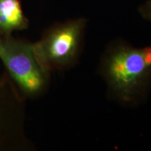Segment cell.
<instances>
[{
  "label": "cell",
  "mask_w": 151,
  "mask_h": 151,
  "mask_svg": "<svg viewBox=\"0 0 151 151\" xmlns=\"http://www.w3.org/2000/svg\"><path fill=\"white\" fill-rule=\"evenodd\" d=\"M100 71L114 99L136 103L151 83V46L135 48L115 43L104 55Z\"/></svg>",
  "instance_id": "cell-1"
},
{
  "label": "cell",
  "mask_w": 151,
  "mask_h": 151,
  "mask_svg": "<svg viewBox=\"0 0 151 151\" xmlns=\"http://www.w3.org/2000/svg\"><path fill=\"white\" fill-rule=\"evenodd\" d=\"M0 61L24 101L41 97L46 92L51 72L38 59L34 43L13 35L1 37Z\"/></svg>",
  "instance_id": "cell-2"
},
{
  "label": "cell",
  "mask_w": 151,
  "mask_h": 151,
  "mask_svg": "<svg viewBox=\"0 0 151 151\" xmlns=\"http://www.w3.org/2000/svg\"><path fill=\"white\" fill-rule=\"evenodd\" d=\"M86 25V19L78 18L56 22L45 30L41 39L34 43L43 67L50 72L72 67L80 54Z\"/></svg>",
  "instance_id": "cell-3"
},
{
  "label": "cell",
  "mask_w": 151,
  "mask_h": 151,
  "mask_svg": "<svg viewBox=\"0 0 151 151\" xmlns=\"http://www.w3.org/2000/svg\"><path fill=\"white\" fill-rule=\"evenodd\" d=\"M24 100L4 71L0 76V151L31 148L24 131Z\"/></svg>",
  "instance_id": "cell-4"
},
{
  "label": "cell",
  "mask_w": 151,
  "mask_h": 151,
  "mask_svg": "<svg viewBox=\"0 0 151 151\" xmlns=\"http://www.w3.org/2000/svg\"><path fill=\"white\" fill-rule=\"evenodd\" d=\"M29 27V20L24 14L20 0H0V36L13 35Z\"/></svg>",
  "instance_id": "cell-5"
},
{
  "label": "cell",
  "mask_w": 151,
  "mask_h": 151,
  "mask_svg": "<svg viewBox=\"0 0 151 151\" xmlns=\"http://www.w3.org/2000/svg\"><path fill=\"white\" fill-rule=\"evenodd\" d=\"M139 12L145 20L151 21V0L147 1L139 8Z\"/></svg>",
  "instance_id": "cell-6"
},
{
  "label": "cell",
  "mask_w": 151,
  "mask_h": 151,
  "mask_svg": "<svg viewBox=\"0 0 151 151\" xmlns=\"http://www.w3.org/2000/svg\"><path fill=\"white\" fill-rule=\"evenodd\" d=\"M1 37L0 36V43H1Z\"/></svg>",
  "instance_id": "cell-7"
},
{
  "label": "cell",
  "mask_w": 151,
  "mask_h": 151,
  "mask_svg": "<svg viewBox=\"0 0 151 151\" xmlns=\"http://www.w3.org/2000/svg\"><path fill=\"white\" fill-rule=\"evenodd\" d=\"M0 76H1V74H0Z\"/></svg>",
  "instance_id": "cell-8"
}]
</instances>
